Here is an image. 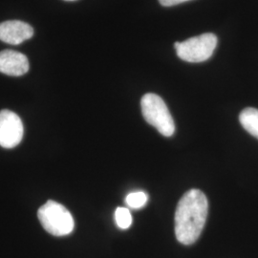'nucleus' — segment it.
Returning a JSON list of instances; mask_svg holds the SVG:
<instances>
[{
	"mask_svg": "<svg viewBox=\"0 0 258 258\" xmlns=\"http://www.w3.org/2000/svg\"><path fill=\"white\" fill-rule=\"evenodd\" d=\"M132 215L128 209L118 208L115 212V221L117 226L121 230H127L132 225Z\"/></svg>",
	"mask_w": 258,
	"mask_h": 258,
	"instance_id": "10",
	"label": "nucleus"
},
{
	"mask_svg": "<svg viewBox=\"0 0 258 258\" xmlns=\"http://www.w3.org/2000/svg\"><path fill=\"white\" fill-rule=\"evenodd\" d=\"M148 201V194L144 191H135L129 194L125 198V203L129 208L138 210L145 207Z\"/></svg>",
	"mask_w": 258,
	"mask_h": 258,
	"instance_id": "9",
	"label": "nucleus"
},
{
	"mask_svg": "<svg viewBox=\"0 0 258 258\" xmlns=\"http://www.w3.org/2000/svg\"><path fill=\"white\" fill-rule=\"evenodd\" d=\"M186 1H189V0H159L160 4L165 7H171L174 5L181 4L183 2H186Z\"/></svg>",
	"mask_w": 258,
	"mask_h": 258,
	"instance_id": "11",
	"label": "nucleus"
},
{
	"mask_svg": "<svg viewBox=\"0 0 258 258\" xmlns=\"http://www.w3.org/2000/svg\"><path fill=\"white\" fill-rule=\"evenodd\" d=\"M65 1H75V0H65Z\"/></svg>",
	"mask_w": 258,
	"mask_h": 258,
	"instance_id": "12",
	"label": "nucleus"
},
{
	"mask_svg": "<svg viewBox=\"0 0 258 258\" xmlns=\"http://www.w3.org/2000/svg\"><path fill=\"white\" fill-rule=\"evenodd\" d=\"M239 120L246 131L258 139V109L252 107L245 108L240 113Z\"/></svg>",
	"mask_w": 258,
	"mask_h": 258,
	"instance_id": "8",
	"label": "nucleus"
},
{
	"mask_svg": "<svg viewBox=\"0 0 258 258\" xmlns=\"http://www.w3.org/2000/svg\"><path fill=\"white\" fill-rule=\"evenodd\" d=\"M217 46V37L207 33L190 37L183 42H175L177 55L187 62H203L212 56Z\"/></svg>",
	"mask_w": 258,
	"mask_h": 258,
	"instance_id": "4",
	"label": "nucleus"
},
{
	"mask_svg": "<svg viewBox=\"0 0 258 258\" xmlns=\"http://www.w3.org/2000/svg\"><path fill=\"white\" fill-rule=\"evenodd\" d=\"M29 71L27 56L17 51L4 50L0 52V72L3 74L19 77Z\"/></svg>",
	"mask_w": 258,
	"mask_h": 258,
	"instance_id": "7",
	"label": "nucleus"
},
{
	"mask_svg": "<svg viewBox=\"0 0 258 258\" xmlns=\"http://www.w3.org/2000/svg\"><path fill=\"white\" fill-rule=\"evenodd\" d=\"M38 219L42 227L50 234L65 236L70 234L75 228L72 214L61 204L48 201L37 212Z\"/></svg>",
	"mask_w": 258,
	"mask_h": 258,
	"instance_id": "3",
	"label": "nucleus"
},
{
	"mask_svg": "<svg viewBox=\"0 0 258 258\" xmlns=\"http://www.w3.org/2000/svg\"><path fill=\"white\" fill-rule=\"evenodd\" d=\"M34 29L27 23L19 20H9L0 23V40L12 45H18L30 39Z\"/></svg>",
	"mask_w": 258,
	"mask_h": 258,
	"instance_id": "6",
	"label": "nucleus"
},
{
	"mask_svg": "<svg viewBox=\"0 0 258 258\" xmlns=\"http://www.w3.org/2000/svg\"><path fill=\"white\" fill-rule=\"evenodd\" d=\"M24 127L19 116L10 110L0 111V146L16 148L22 141Z\"/></svg>",
	"mask_w": 258,
	"mask_h": 258,
	"instance_id": "5",
	"label": "nucleus"
},
{
	"mask_svg": "<svg viewBox=\"0 0 258 258\" xmlns=\"http://www.w3.org/2000/svg\"><path fill=\"white\" fill-rule=\"evenodd\" d=\"M145 120L165 137H171L175 131V123L164 100L156 94H146L141 101Z\"/></svg>",
	"mask_w": 258,
	"mask_h": 258,
	"instance_id": "2",
	"label": "nucleus"
},
{
	"mask_svg": "<svg viewBox=\"0 0 258 258\" xmlns=\"http://www.w3.org/2000/svg\"><path fill=\"white\" fill-rule=\"evenodd\" d=\"M209 203L199 189H190L177 205L175 235L183 245H191L199 238L207 221Z\"/></svg>",
	"mask_w": 258,
	"mask_h": 258,
	"instance_id": "1",
	"label": "nucleus"
}]
</instances>
